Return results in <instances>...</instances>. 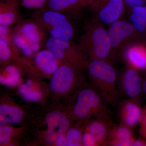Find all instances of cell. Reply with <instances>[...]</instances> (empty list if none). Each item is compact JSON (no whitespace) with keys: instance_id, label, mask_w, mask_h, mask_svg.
Here are the masks:
<instances>
[{"instance_id":"obj_1","label":"cell","mask_w":146,"mask_h":146,"mask_svg":"<svg viewBox=\"0 0 146 146\" xmlns=\"http://www.w3.org/2000/svg\"><path fill=\"white\" fill-rule=\"evenodd\" d=\"M87 69L91 81L104 102L113 107L117 106L120 96L118 76L112 64L106 60L94 59L89 60Z\"/></svg>"},{"instance_id":"obj_2","label":"cell","mask_w":146,"mask_h":146,"mask_svg":"<svg viewBox=\"0 0 146 146\" xmlns=\"http://www.w3.org/2000/svg\"><path fill=\"white\" fill-rule=\"evenodd\" d=\"M80 45L89 61L94 59L107 60L111 52V45L104 24L95 19L80 37Z\"/></svg>"},{"instance_id":"obj_3","label":"cell","mask_w":146,"mask_h":146,"mask_svg":"<svg viewBox=\"0 0 146 146\" xmlns=\"http://www.w3.org/2000/svg\"><path fill=\"white\" fill-rule=\"evenodd\" d=\"M107 104L99 91L94 88H84L78 92L73 113L76 119L84 120L91 117L110 119Z\"/></svg>"},{"instance_id":"obj_4","label":"cell","mask_w":146,"mask_h":146,"mask_svg":"<svg viewBox=\"0 0 146 146\" xmlns=\"http://www.w3.org/2000/svg\"><path fill=\"white\" fill-rule=\"evenodd\" d=\"M32 18L49 33L52 38L72 40L74 36V28L69 17L64 13L44 7L35 11Z\"/></svg>"},{"instance_id":"obj_5","label":"cell","mask_w":146,"mask_h":146,"mask_svg":"<svg viewBox=\"0 0 146 146\" xmlns=\"http://www.w3.org/2000/svg\"><path fill=\"white\" fill-rule=\"evenodd\" d=\"M46 48L50 51L59 62L83 69L87 68L89 61L79 44L72 40H64L49 37Z\"/></svg>"},{"instance_id":"obj_6","label":"cell","mask_w":146,"mask_h":146,"mask_svg":"<svg viewBox=\"0 0 146 146\" xmlns=\"http://www.w3.org/2000/svg\"><path fill=\"white\" fill-rule=\"evenodd\" d=\"M107 31L111 45V52L107 60L112 64L126 45L135 39H141L128 20L120 19L112 23L109 25Z\"/></svg>"},{"instance_id":"obj_7","label":"cell","mask_w":146,"mask_h":146,"mask_svg":"<svg viewBox=\"0 0 146 146\" xmlns=\"http://www.w3.org/2000/svg\"><path fill=\"white\" fill-rule=\"evenodd\" d=\"M140 71L126 66L118 78V86L128 98L141 102L143 97V75Z\"/></svg>"},{"instance_id":"obj_8","label":"cell","mask_w":146,"mask_h":146,"mask_svg":"<svg viewBox=\"0 0 146 146\" xmlns=\"http://www.w3.org/2000/svg\"><path fill=\"white\" fill-rule=\"evenodd\" d=\"M125 5L124 0H96L90 7L95 19L109 25L121 19L124 13Z\"/></svg>"},{"instance_id":"obj_9","label":"cell","mask_w":146,"mask_h":146,"mask_svg":"<svg viewBox=\"0 0 146 146\" xmlns=\"http://www.w3.org/2000/svg\"><path fill=\"white\" fill-rule=\"evenodd\" d=\"M12 29L38 49L46 47V31L33 18L22 20Z\"/></svg>"},{"instance_id":"obj_10","label":"cell","mask_w":146,"mask_h":146,"mask_svg":"<svg viewBox=\"0 0 146 146\" xmlns=\"http://www.w3.org/2000/svg\"><path fill=\"white\" fill-rule=\"evenodd\" d=\"M120 55L126 66L142 73L146 72V41L137 39L126 45Z\"/></svg>"},{"instance_id":"obj_11","label":"cell","mask_w":146,"mask_h":146,"mask_svg":"<svg viewBox=\"0 0 146 146\" xmlns=\"http://www.w3.org/2000/svg\"><path fill=\"white\" fill-rule=\"evenodd\" d=\"M83 70L70 64H60L52 74L50 89L54 92L65 93L70 91L77 81V72Z\"/></svg>"},{"instance_id":"obj_12","label":"cell","mask_w":146,"mask_h":146,"mask_svg":"<svg viewBox=\"0 0 146 146\" xmlns=\"http://www.w3.org/2000/svg\"><path fill=\"white\" fill-rule=\"evenodd\" d=\"M117 106L120 124L131 129L139 124L143 114L141 103L127 98L120 101Z\"/></svg>"},{"instance_id":"obj_13","label":"cell","mask_w":146,"mask_h":146,"mask_svg":"<svg viewBox=\"0 0 146 146\" xmlns=\"http://www.w3.org/2000/svg\"><path fill=\"white\" fill-rule=\"evenodd\" d=\"M46 122L47 125L46 138L49 143L56 141L58 137L68 130L70 126L66 116L58 111L49 113L46 118Z\"/></svg>"},{"instance_id":"obj_14","label":"cell","mask_w":146,"mask_h":146,"mask_svg":"<svg viewBox=\"0 0 146 146\" xmlns=\"http://www.w3.org/2000/svg\"><path fill=\"white\" fill-rule=\"evenodd\" d=\"M21 7L17 0H0V26H12L23 20Z\"/></svg>"},{"instance_id":"obj_15","label":"cell","mask_w":146,"mask_h":146,"mask_svg":"<svg viewBox=\"0 0 146 146\" xmlns=\"http://www.w3.org/2000/svg\"><path fill=\"white\" fill-rule=\"evenodd\" d=\"M135 138L131 128L121 124H114L110 130L107 146H132Z\"/></svg>"},{"instance_id":"obj_16","label":"cell","mask_w":146,"mask_h":146,"mask_svg":"<svg viewBox=\"0 0 146 146\" xmlns=\"http://www.w3.org/2000/svg\"><path fill=\"white\" fill-rule=\"evenodd\" d=\"M113 125L110 119L95 118L88 124L86 131L94 136L99 146H107L110 130Z\"/></svg>"},{"instance_id":"obj_17","label":"cell","mask_w":146,"mask_h":146,"mask_svg":"<svg viewBox=\"0 0 146 146\" xmlns=\"http://www.w3.org/2000/svg\"><path fill=\"white\" fill-rule=\"evenodd\" d=\"M92 3V0H48L45 7L68 15L90 7Z\"/></svg>"},{"instance_id":"obj_18","label":"cell","mask_w":146,"mask_h":146,"mask_svg":"<svg viewBox=\"0 0 146 146\" xmlns=\"http://www.w3.org/2000/svg\"><path fill=\"white\" fill-rule=\"evenodd\" d=\"M33 59L36 68L46 74L52 75L60 65L54 54L46 48L37 52Z\"/></svg>"},{"instance_id":"obj_19","label":"cell","mask_w":146,"mask_h":146,"mask_svg":"<svg viewBox=\"0 0 146 146\" xmlns=\"http://www.w3.org/2000/svg\"><path fill=\"white\" fill-rule=\"evenodd\" d=\"M9 44L13 52L20 53L27 57L34 56L40 50L12 29L11 30Z\"/></svg>"},{"instance_id":"obj_20","label":"cell","mask_w":146,"mask_h":146,"mask_svg":"<svg viewBox=\"0 0 146 146\" xmlns=\"http://www.w3.org/2000/svg\"><path fill=\"white\" fill-rule=\"evenodd\" d=\"M23 117L22 110L18 107L7 105L0 106V125L17 124L20 122Z\"/></svg>"},{"instance_id":"obj_21","label":"cell","mask_w":146,"mask_h":146,"mask_svg":"<svg viewBox=\"0 0 146 146\" xmlns=\"http://www.w3.org/2000/svg\"><path fill=\"white\" fill-rule=\"evenodd\" d=\"M18 91L25 100L30 102H36L41 99L42 94L37 89L33 87V83L30 80H27L25 84L18 87Z\"/></svg>"},{"instance_id":"obj_22","label":"cell","mask_w":146,"mask_h":146,"mask_svg":"<svg viewBox=\"0 0 146 146\" xmlns=\"http://www.w3.org/2000/svg\"><path fill=\"white\" fill-rule=\"evenodd\" d=\"M5 70L7 75L1 76V83L7 86L17 85L20 81V75L18 69L15 66L9 65L6 67Z\"/></svg>"},{"instance_id":"obj_23","label":"cell","mask_w":146,"mask_h":146,"mask_svg":"<svg viewBox=\"0 0 146 146\" xmlns=\"http://www.w3.org/2000/svg\"><path fill=\"white\" fill-rule=\"evenodd\" d=\"M82 135L81 130L78 128L72 127L69 129L66 136L68 146L82 145Z\"/></svg>"},{"instance_id":"obj_24","label":"cell","mask_w":146,"mask_h":146,"mask_svg":"<svg viewBox=\"0 0 146 146\" xmlns=\"http://www.w3.org/2000/svg\"><path fill=\"white\" fill-rule=\"evenodd\" d=\"M21 7L35 11L44 8L48 0H17Z\"/></svg>"},{"instance_id":"obj_25","label":"cell","mask_w":146,"mask_h":146,"mask_svg":"<svg viewBox=\"0 0 146 146\" xmlns=\"http://www.w3.org/2000/svg\"><path fill=\"white\" fill-rule=\"evenodd\" d=\"M10 45L4 40L0 39V59L3 62L8 61L13 54Z\"/></svg>"},{"instance_id":"obj_26","label":"cell","mask_w":146,"mask_h":146,"mask_svg":"<svg viewBox=\"0 0 146 146\" xmlns=\"http://www.w3.org/2000/svg\"><path fill=\"white\" fill-rule=\"evenodd\" d=\"M12 129L8 126L2 125L0 127V143H6L9 141Z\"/></svg>"},{"instance_id":"obj_27","label":"cell","mask_w":146,"mask_h":146,"mask_svg":"<svg viewBox=\"0 0 146 146\" xmlns=\"http://www.w3.org/2000/svg\"><path fill=\"white\" fill-rule=\"evenodd\" d=\"M82 145L84 146H99L94 136L87 131H85L82 135Z\"/></svg>"},{"instance_id":"obj_28","label":"cell","mask_w":146,"mask_h":146,"mask_svg":"<svg viewBox=\"0 0 146 146\" xmlns=\"http://www.w3.org/2000/svg\"><path fill=\"white\" fill-rule=\"evenodd\" d=\"M131 12L141 17L146 23V6H141L131 8Z\"/></svg>"},{"instance_id":"obj_29","label":"cell","mask_w":146,"mask_h":146,"mask_svg":"<svg viewBox=\"0 0 146 146\" xmlns=\"http://www.w3.org/2000/svg\"><path fill=\"white\" fill-rule=\"evenodd\" d=\"M139 124L140 133L144 138H146V106L143 108V114Z\"/></svg>"},{"instance_id":"obj_30","label":"cell","mask_w":146,"mask_h":146,"mask_svg":"<svg viewBox=\"0 0 146 146\" xmlns=\"http://www.w3.org/2000/svg\"><path fill=\"white\" fill-rule=\"evenodd\" d=\"M125 4L130 8L141 6H146V0H124Z\"/></svg>"},{"instance_id":"obj_31","label":"cell","mask_w":146,"mask_h":146,"mask_svg":"<svg viewBox=\"0 0 146 146\" xmlns=\"http://www.w3.org/2000/svg\"><path fill=\"white\" fill-rule=\"evenodd\" d=\"M56 145L57 146H68L66 136L63 134L59 135L56 139Z\"/></svg>"},{"instance_id":"obj_32","label":"cell","mask_w":146,"mask_h":146,"mask_svg":"<svg viewBox=\"0 0 146 146\" xmlns=\"http://www.w3.org/2000/svg\"><path fill=\"white\" fill-rule=\"evenodd\" d=\"M132 146H146V138H135Z\"/></svg>"},{"instance_id":"obj_33","label":"cell","mask_w":146,"mask_h":146,"mask_svg":"<svg viewBox=\"0 0 146 146\" xmlns=\"http://www.w3.org/2000/svg\"><path fill=\"white\" fill-rule=\"evenodd\" d=\"M144 75H143V81H142V86H143V97L146 99V72H144Z\"/></svg>"},{"instance_id":"obj_34","label":"cell","mask_w":146,"mask_h":146,"mask_svg":"<svg viewBox=\"0 0 146 146\" xmlns=\"http://www.w3.org/2000/svg\"><path fill=\"white\" fill-rule=\"evenodd\" d=\"M92 1H93V3L94 1H96V0H92Z\"/></svg>"}]
</instances>
